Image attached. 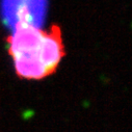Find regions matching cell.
I'll list each match as a JSON object with an SVG mask.
<instances>
[{
  "label": "cell",
  "mask_w": 132,
  "mask_h": 132,
  "mask_svg": "<svg viewBox=\"0 0 132 132\" xmlns=\"http://www.w3.org/2000/svg\"><path fill=\"white\" fill-rule=\"evenodd\" d=\"M44 37L45 31L39 27L20 25L7 38L9 53L20 78L39 80L49 76L43 60Z\"/></svg>",
  "instance_id": "6da1fadb"
},
{
  "label": "cell",
  "mask_w": 132,
  "mask_h": 132,
  "mask_svg": "<svg viewBox=\"0 0 132 132\" xmlns=\"http://www.w3.org/2000/svg\"><path fill=\"white\" fill-rule=\"evenodd\" d=\"M48 0H1L0 14L6 26L20 25L41 27L44 23Z\"/></svg>",
  "instance_id": "7a4b0ae2"
}]
</instances>
